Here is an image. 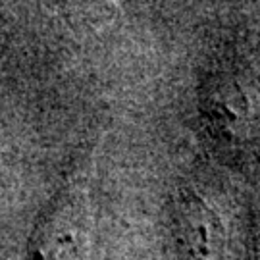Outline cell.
<instances>
[{"instance_id":"1","label":"cell","mask_w":260,"mask_h":260,"mask_svg":"<svg viewBox=\"0 0 260 260\" xmlns=\"http://www.w3.org/2000/svg\"><path fill=\"white\" fill-rule=\"evenodd\" d=\"M89 245L91 222L83 197L64 193L35 228L27 260H87Z\"/></svg>"},{"instance_id":"2","label":"cell","mask_w":260,"mask_h":260,"mask_svg":"<svg viewBox=\"0 0 260 260\" xmlns=\"http://www.w3.org/2000/svg\"><path fill=\"white\" fill-rule=\"evenodd\" d=\"M177 260H225L223 223L201 197L185 193L170 208Z\"/></svg>"}]
</instances>
